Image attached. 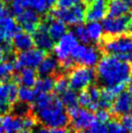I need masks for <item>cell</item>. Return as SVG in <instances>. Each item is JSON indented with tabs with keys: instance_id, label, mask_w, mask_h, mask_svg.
Here are the masks:
<instances>
[{
	"instance_id": "cell-6",
	"label": "cell",
	"mask_w": 132,
	"mask_h": 133,
	"mask_svg": "<svg viewBox=\"0 0 132 133\" xmlns=\"http://www.w3.org/2000/svg\"><path fill=\"white\" fill-rule=\"evenodd\" d=\"M49 15L51 18L59 19L65 24L69 25H78L82 24L85 21V6L82 3L78 4L69 9H60V8H52Z\"/></svg>"
},
{
	"instance_id": "cell-37",
	"label": "cell",
	"mask_w": 132,
	"mask_h": 133,
	"mask_svg": "<svg viewBox=\"0 0 132 133\" xmlns=\"http://www.w3.org/2000/svg\"><path fill=\"white\" fill-rule=\"evenodd\" d=\"M121 123L123 124L127 133H132V115H125L122 118Z\"/></svg>"
},
{
	"instance_id": "cell-50",
	"label": "cell",
	"mask_w": 132,
	"mask_h": 133,
	"mask_svg": "<svg viewBox=\"0 0 132 133\" xmlns=\"http://www.w3.org/2000/svg\"><path fill=\"white\" fill-rule=\"evenodd\" d=\"M0 133H3V129H2L1 127H0Z\"/></svg>"
},
{
	"instance_id": "cell-18",
	"label": "cell",
	"mask_w": 132,
	"mask_h": 133,
	"mask_svg": "<svg viewBox=\"0 0 132 133\" xmlns=\"http://www.w3.org/2000/svg\"><path fill=\"white\" fill-rule=\"evenodd\" d=\"M130 107H131V96L128 92L123 91L113 102L111 112L115 116H125L128 112H130Z\"/></svg>"
},
{
	"instance_id": "cell-28",
	"label": "cell",
	"mask_w": 132,
	"mask_h": 133,
	"mask_svg": "<svg viewBox=\"0 0 132 133\" xmlns=\"http://www.w3.org/2000/svg\"><path fill=\"white\" fill-rule=\"evenodd\" d=\"M36 93L34 89L31 88H26V87H21L18 89V99L22 103L31 104L34 102V99L36 97Z\"/></svg>"
},
{
	"instance_id": "cell-38",
	"label": "cell",
	"mask_w": 132,
	"mask_h": 133,
	"mask_svg": "<svg viewBox=\"0 0 132 133\" xmlns=\"http://www.w3.org/2000/svg\"><path fill=\"white\" fill-rule=\"evenodd\" d=\"M8 16H11L10 9L6 6V4L4 3L2 0H0V19L8 17Z\"/></svg>"
},
{
	"instance_id": "cell-7",
	"label": "cell",
	"mask_w": 132,
	"mask_h": 133,
	"mask_svg": "<svg viewBox=\"0 0 132 133\" xmlns=\"http://www.w3.org/2000/svg\"><path fill=\"white\" fill-rule=\"evenodd\" d=\"M100 50L93 46L79 45L72 52L71 58L78 66H85L92 68L98 64L101 59Z\"/></svg>"
},
{
	"instance_id": "cell-42",
	"label": "cell",
	"mask_w": 132,
	"mask_h": 133,
	"mask_svg": "<svg viewBox=\"0 0 132 133\" xmlns=\"http://www.w3.org/2000/svg\"><path fill=\"white\" fill-rule=\"evenodd\" d=\"M2 1H3L5 4H8V3L12 4V3H14V2H17V1H22V0H2Z\"/></svg>"
},
{
	"instance_id": "cell-24",
	"label": "cell",
	"mask_w": 132,
	"mask_h": 133,
	"mask_svg": "<svg viewBox=\"0 0 132 133\" xmlns=\"http://www.w3.org/2000/svg\"><path fill=\"white\" fill-rule=\"evenodd\" d=\"M85 29H87V33H88V36L90 41L100 42L102 40L104 30H103L102 24L100 22H88V25L85 26Z\"/></svg>"
},
{
	"instance_id": "cell-13",
	"label": "cell",
	"mask_w": 132,
	"mask_h": 133,
	"mask_svg": "<svg viewBox=\"0 0 132 133\" xmlns=\"http://www.w3.org/2000/svg\"><path fill=\"white\" fill-rule=\"evenodd\" d=\"M32 37L33 41H34V46H36L41 51L48 52L52 51L55 48V41L49 35L47 24L45 22H40L39 26L37 27L35 32L33 33Z\"/></svg>"
},
{
	"instance_id": "cell-41",
	"label": "cell",
	"mask_w": 132,
	"mask_h": 133,
	"mask_svg": "<svg viewBox=\"0 0 132 133\" xmlns=\"http://www.w3.org/2000/svg\"><path fill=\"white\" fill-rule=\"evenodd\" d=\"M46 1H47V3H48L49 7L51 8L56 4V1H57V0H46Z\"/></svg>"
},
{
	"instance_id": "cell-3",
	"label": "cell",
	"mask_w": 132,
	"mask_h": 133,
	"mask_svg": "<svg viewBox=\"0 0 132 133\" xmlns=\"http://www.w3.org/2000/svg\"><path fill=\"white\" fill-rule=\"evenodd\" d=\"M78 46L79 42L71 32H67L63 37L59 39L57 44L55 45L54 51L61 70L69 72L76 66L73 59L71 58V56Z\"/></svg>"
},
{
	"instance_id": "cell-20",
	"label": "cell",
	"mask_w": 132,
	"mask_h": 133,
	"mask_svg": "<svg viewBox=\"0 0 132 133\" xmlns=\"http://www.w3.org/2000/svg\"><path fill=\"white\" fill-rule=\"evenodd\" d=\"M129 1L130 0H108V17L116 18L127 15L130 10Z\"/></svg>"
},
{
	"instance_id": "cell-36",
	"label": "cell",
	"mask_w": 132,
	"mask_h": 133,
	"mask_svg": "<svg viewBox=\"0 0 132 133\" xmlns=\"http://www.w3.org/2000/svg\"><path fill=\"white\" fill-rule=\"evenodd\" d=\"M35 133H76L73 130H69L67 128H49L42 126L40 128L36 129Z\"/></svg>"
},
{
	"instance_id": "cell-17",
	"label": "cell",
	"mask_w": 132,
	"mask_h": 133,
	"mask_svg": "<svg viewBox=\"0 0 132 133\" xmlns=\"http://www.w3.org/2000/svg\"><path fill=\"white\" fill-rule=\"evenodd\" d=\"M12 47L18 52L29 51L34 47V41L31 34H28L24 31H18L14 37L12 38Z\"/></svg>"
},
{
	"instance_id": "cell-29",
	"label": "cell",
	"mask_w": 132,
	"mask_h": 133,
	"mask_svg": "<svg viewBox=\"0 0 132 133\" xmlns=\"http://www.w3.org/2000/svg\"><path fill=\"white\" fill-rule=\"evenodd\" d=\"M70 32L75 36V38L78 40V42H81L84 45H87L90 42V40H89V38L88 36V33H87L85 26L83 25V24L74 25Z\"/></svg>"
},
{
	"instance_id": "cell-21",
	"label": "cell",
	"mask_w": 132,
	"mask_h": 133,
	"mask_svg": "<svg viewBox=\"0 0 132 133\" xmlns=\"http://www.w3.org/2000/svg\"><path fill=\"white\" fill-rule=\"evenodd\" d=\"M37 72L35 69L32 68H24L19 71L18 75L13 76V81L16 82L17 84L19 83L22 84V87L26 88H32L35 85L37 81Z\"/></svg>"
},
{
	"instance_id": "cell-34",
	"label": "cell",
	"mask_w": 132,
	"mask_h": 133,
	"mask_svg": "<svg viewBox=\"0 0 132 133\" xmlns=\"http://www.w3.org/2000/svg\"><path fill=\"white\" fill-rule=\"evenodd\" d=\"M94 116H95L96 122H101V123H105V122H108L111 121V114L108 110L98 109Z\"/></svg>"
},
{
	"instance_id": "cell-8",
	"label": "cell",
	"mask_w": 132,
	"mask_h": 133,
	"mask_svg": "<svg viewBox=\"0 0 132 133\" xmlns=\"http://www.w3.org/2000/svg\"><path fill=\"white\" fill-rule=\"evenodd\" d=\"M66 112L70 118V123L72 125L73 131L75 132L88 129L96 121L93 112L84 108H80L79 106L66 109Z\"/></svg>"
},
{
	"instance_id": "cell-10",
	"label": "cell",
	"mask_w": 132,
	"mask_h": 133,
	"mask_svg": "<svg viewBox=\"0 0 132 133\" xmlns=\"http://www.w3.org/2000/svg\"><path fill=\"white\" fill-rule=\"evenodd\" d=\"M131 22V17L129 15L121 16V17H108L103 19L102 27L103 30L109 36H118L122 35L128 29Z\"/></svg>"
},
{
	"instance_id": "cell-16",
	"label": "cell",
	"mask_w": 132,
	"mask_h": 133,
	"mask_svg": "<svg viewBox=\"0 0 132 133\" xmlns=\"http://www.w3.org/2000/svg\"><path fill=\"white\" fill-rule=\"evenodd\" d=\"M59 68V63L56 57L47 55L37 67V75L40 77H52Z\"/></svg>"
},
{
	"instance_id": "cell-40",
	"label": "cell",
	"mask_w": 132,
	"mask_h": 133,
	"mask_svg": "<svg viewBox=\"0 0 132 133\" xmlns=\"http://www.w3.org/2000/svg\"><path fill=\"white\" fill-rule=\"evenodd\" d=\"M7 42H9V41H7L6 39H5L4 35L1 33V31H0V47H2V46H3L4 44H6Z\"/></svg>"
},
{
	"instance_id": "cell-30",
	"label": "cell",
	"mask_w": 132,
	"mask_h": 133,
	"mask_svg": "<svg viewBox=\"0 0 132 133\" xmlns=\"http://www.w3.org/2000/svg\"><path fill=\"white\" fill-rule=\"evenodd\" d=\"M27 2L28 7H30L38 14H45L50 9L46 0H27Z\"/></svg>"
},
{
	"instance_id": "cell-1",
	"label": "cell",
	"mask_w": 132,
	"mask_h": 133,
	"mask_svg": "<svg viewBox=\"0 0 132 133\" xmlns=\"http://www.w3.org/2000/svg\"><path fill=\"white\" fill-rule=\"evenodd\" d=\"M32 111L38 123L49 128H66L70 118L59 97L55 93H38Z\"/></svg>"
},
{
	"instance_id": "cell-35",
	"label": "cell",
	"mask_w": 132,
	"mask_h": 133,
	"mask_svg": "<svg viewBox=\"0 0 132 133\" xmlns=\"http://www.w3.org/2000/svg\"><path fill=\"white\" fill-rule=\"evenodd\" d=\"M82 2H83V0H57L55 7L60 8V9H69V8L74 7Z\"/></svg>"
},
{
	"instance_id": "cell-11",
	"label": "cell",
	"mask_w": 132,
	"mask_h": 133,
	"mask_svg": "<svg viewBox=\"0 0 132 133\" xmlns=\"http://www.w3.org/2000/svg\"><path fill=\"white\" fill-rule=\"evenodd\" d=\"M85 6V21L94 22L105 19L108 0H83Z\"/></svg>"
},
{
	"instance_id": "cell-23",
	"label": "cell",
	"mask_w": 132,
	"mask_h": 133,
	"mask_svg": "<svg viewBox=\"0 0 132 133\" xmlns=\"http://www.w3.org/2000/svg\"><path fill=\"white\" fill-rule=\"evenodd\" d=\"M55 78L52 77H40L37 79L34 85V91L38 93H51L54 90Z\"/></svg>"
},
{
	"instance_id": "cell-32",
	"label": "cell",
	"mask_w": 132,
	"mask_h": 133,
	"mask_svg": "<svg viewBox=\"0 0 132 133\" xmlns=\"http://www.w3.org/2000/svg\"><path fill=\"white\" fill-rule=\"evenodd\" d=\"M79 133H108L107 132V126L105 123H101L98 122H94L88 129L80 131Z\"/></svg>"
},
{
	"instance_id": "cell-2",
	"label": "cell",
	"mask_w": 132,
	"mask_h": 133,
	"mask_svg": "<svg viewBox=\"0 0 132 133\" xmlns=\"http://www.w3.org/2000/svg\"><path fill=\"white\" fill-rule=\"evenodd\" d=\"M96 80L105 87L124 85L129 81L131 65L115 56H105L96 65Z\"/></svg>"
},
{
	"instance_id": "cell-4",
	"label": "cell",
	"mask_w": 132,
	"mask_h": 133,
	"mask_svg": "<svg viewBox=\"0 0 132 133\" xmlns=\"http://www.w3.org/2000/svg\"><path fill=\"white\" fill-rule=\"evenodd\" d=\"M100 49L108 54V56H122L132 54V36L118 35L108 36L100 41Z\"/></svg>"
},
{
	"instance_id": "cell-26",
	"label": "cell",
	"mask_w": 132,
	"mask_h": 133,
	"mask_svg": "<svg viewBox=\"0 0 132 133\" xmlns=\"http://www.w3.org/2000/svg\"><path fill=\"white\" fill-rule=\"evenodd\" d=\"M69 89V82H68L67 76H65L62 73L57 75V77L55 79V85H54L55 94H56L57 96H60Z\"/></svg>"
},
{
	"instance_id": "cell-9",
	"label": "cell",
	"mask_w": 132,
	"mask_h": 133,
	"mask_svg": "<svg viewBox=\"0 0 132 133\" xmlns=\"http://www.w3.org/2000/svg\"><path fill=\"white\" fill-rule=\"evenodd\" d=\"M47 55V52L39 49H31L26 52H18V56H15L14 68L18 71L24 68H37Z\"/></svg>"
},
{
	"instance_id": "cell-5",
	"label": "cell",
	"mask_w": 132,
	"mask_h": 133,
	"mask_svg": "<svg viewBox=\"0 0 132 133\" xmlns=\"http://www.w3.org/2000/svg\"><path fill=\"white\" fill-rule=\"evenodd\" d=\"M69 87L73 90H84L87 89L95 81V70L90 67L75 66L68 72Z\"/></svg>"
},
{
	"instance_id": "cell-33",
	"label": "cell",
	"mask_w": 132,
	"mask_h": 133,
	"mask_svg": "<svg viewBox=\"0 0 132 133\" xmlns=\"http://www.w3.org/2000/svg\"><path fill=\"white\" fill-rule=\"evenodd\" d=\"M100 90H101V89H99L96 85H90L87 89V91H88V95L91 99L92 103H98L99 98H100Z\"/></svg>"
},
{
	"instance_id": "cell-45",
	"label": "cell",
	"mask_w": 132,
	"mask_h": 133,
	"mask_svg": "<svg viewBox=\"0 0 132 133\" xmlns=\"http://www.w3.org/2000/svg\"><path fill=\"white\" fill-rule=\"evenodd\" d=\"M129 82L131 83V85H132V70H131V73H130V77H129Z\"/></svg>"
},
{
	"instance_id": "cell-25",
	"label": "cell",
	"mask_w": 132,
	"mask_h": 133,
	"mask_svg": "<svg viewBox=\"0 0 132 133\" xmlns=\"http://www.w3.org/2000/svg\"><path fill=\"white\" fill-rule=\"evenodd\" d=\"M60 101L62 102L63 106L66 107V109H69L72 107L79 106L78 105V94L75 90L69 89L65 92L62 93L60 96H58Z\"/></svg>"
},
{
	"instance_id": "cell-15",
	"label": "cell",
	"mask_w": 132,
	"mask_h": 133,
	"mask_svg": "<svg viewBox=\"0 0 132 133\" xmlns=\"http://www.w3.org/2000/svg\"><path fill=\"white\" fill-rule=\"evenodd\" d=\"M44 22L47 24L49 35L54 41H58L60 38L63 37L67 33V26L61 21L54 19L50 15H48Z\"/></svg>"
},
{
	"instance_id": "cell-47",
	"label": "cell",
	"mask_w": 132,
	"mask_h": 133,
	"mask_svg": "<svg viewBox=\"0 0 132 133\" xmlns=\"http://www.w3.org/2000/svg\"><path fill=\"white\" fill-rule=\"evenodd\" d=\"M129 7H130V9L132 10V0H130V1H129Z\"/></svg>"
},
{
	"instance_id": "cell-31",
	"label": "cell",
	"mask_w": 132,
	"mask_h": 133,
	"mask_svg": "<svg viewBox=\"0 0 132 133\" xmlns=\"http://www.w3.org/2000/svg\"><path fill=\"white\" fill-rule=\"evenodd\" d=\"M106 126L108 133H127V130L125 129L123 124L117 119H111Z\"/></svg>"
},
{
	"instance_id": "cell-22",
	"label": "cell",
	"mask_w": 132,
	"mask_h": 133,
	"mask_svg": "<svg viewBox=\"0 0 132 133\" xmlns=\"http://www.w3.org/2000/svg\"><path fill=\"white\" fill-rule=\"evenodd\" d=\"M1 128L5 130L6 133H18L23 130V123H22V118L12 116V115H5L2 117V122H1Z\"/></svg>"
},
{
	"instance_id": "cell-48",
	"label": "cell",
	"mask_w": 132,
	"mask_h": 133,
	"mask_svg": "<svg viewBox=\"0 0 132 133\" xmlns=\"http://www.w3.org/2000/svg\"><path fill=\"white\" fill-rule=\"evenodd\" d=\"M130 112H131V115H132V98H131V107H130Z\"/></svg>"
},
{
	"instance_id": "cell-43",
	"label": "cell",
	"mask_w": 132,
	"mask_h": 133,
	"mask_svg": "<svg viewBox=\"0 0 132 133\" xmlns=\"http://www.w3.org/2000/svg\"><path fill=\"white\" fill-rule=\"evenodd\" d=\"M18 133H34L32 131V130H26V129H23V130H22L21 132H18Z\"/></svg>"
},
{
	"instance_id": "cell-39",
	"label": "cell",
	"mask_w": 132,
	"mask_h": 133,
	"mask_svg": "<svg viewBox=\"0 0 132 133\" xmlns=\"http://www.w3.org/2000/svg\"><path fill=\"white\" fill-rule=\"evenodd\" d=\"M6 52H5V51H4L3 49H2V47H0V63L3 62L4 60H5V58H6Z\"/></svg>"
},
{
	"instance_id": "cell-19",
	"label": "cell",
	"mask_w": 132,
	"mask_h": 133,
	"mask_svg": "<svg viewBox=\"0 0 132 133\" xmlns=\"http://www.w3.org/2000/svg\"><path fill=\"white\" fill-rule=\"evenodd\" d=\"M22 28L12 16H8L0 19V31L7 41L11 42L12 38L21 31Z\"/></svg>"
},
{
	"instance_id": "cell-44",
	"label": "cell",
	"mask_w": 132,
	"mask_h": 133,
	"mask_svg": "<svg viewBox=\"0 0 132 133\" xmlns=\"http://www.w3.org/2000/svg\"><path fill=\"white\" fill-rule=\"evenodd\" d=\"M128 93H129V94H130V96H131V98H132V85H131V87L129 88Z\"/></svg>"
},
{
	"instance_id": "cell-14",
	"label": "cell",
	"mask_w": 132,
	"mask_h": 133,
	"mask_svg": "<svg viewBox=\"0 0 132 133\" xmlns=\"http://www.w3.org/2000/svg\"><path fill=\"white\" fill-rule=\"evenodd\" d=\"M124 85H114V87H105L100 90V98L97 105L98 109H104L107 110L112 107V104L115 99L120 95L121 92H123Z\"/></svg>"
},
{
	"instance_id": "cell-46",
	"label": "cell",
	"mask_w": 132,
	"mask_h": 133,
	"mask_svg": "<svg viewBox=\"0 0 132 133\" xmlns=\"http://www.w3.org/2000/svg\"><path fill=\"white\" fill-rule=\"evenodd\" d=\"M128 28H129V30H130V32H131V33H132V22H130V25H129Z\"/></svg>"
},
{
	"instance_id": "cell-27",
	"label": "cell",
	"mask_w": 132,
	"mask_h": 133,
	"mask_svg": "<svg viewBox=\"0 0 132 133\" xmlns=\"http://www.w3.org/2000/svg\"><path fill=\"white\" fill-rule=\"evenodd\" d=\"M14 62L4 60L0 63V80L2 82L12 81L14 76Z\"/></svg>"
},
{
	"instance_id": "cell-49",
	"label": "cell",
	"mask_w": 132,
	"mask_h": 133,
	"mask_svg": "<svg viewBox=\"0 0 132 133\" xmlns=\"http://www.w3.org/2000/svg\"><path fill=\"white\" fill-rule=\"evenodd\" d=\"M1 122H2V117L0 116V125H1Z\"/></svg>"
},
{
	"instance_id": "cell-12",
	"label": "cell",
	"mask_w": 132,
	"mask_h": 133,
	"mask_svg": "<svg viewBox=\"0 0 132 133\" xmlns=\"http://www.w3.org/2000/svg\"><path fill=\"white\" fill-rule=\"evenodd\" d=\"M16 22L21 26L22 31L28 34H33L40 24V17L34 10L27 8L22 14L16 17Z\"/></svg>"
}]
</instances>
